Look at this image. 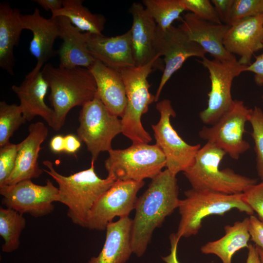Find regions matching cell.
<instances>
[{"label": "cell", "mask_w": 263, "mask_h": 263, "mask_svg": "<svg viewBox=\"0 0 263 263\" xmlns=\"http://www.w3.org/2000/svg\"><path fill=\"white\" fill-rule=\"evenodd\" d=\"M81 0H63V6L52 13V18L65 17L80 31L93 34H102L106 21L105 17L93 14L83 5Z\"/></svg>", "instance_id": "cell-27"}, {"label": "cell", "mask_w": 263, "mask_h": 263, "mask_svg": "<svg viewBox=\"0 0 263 263\" xmlns=\"http://www.w3.org/2000/svg\"><path fill=\"white\" fill-rule=\"evenodd\" d=\"M199 61L208 71L211 82L208 94L207 105L199 113V118L205 124L212 125L230 108L234 100L231 86L234 79L245 72L247 66L238 61L221 62L204 57Z\"/></svg>", "instance_id": "cell-11"}, {"label": "cell", "mask_w": 263, "mask_h": 263, "mask_svg": "<svg viewBox=\"0 0 263 263\" xmlns=\"http://www.w3.org/2000/svg\"><path fill=\"white\" fill-rule=\"evenodd\" d=\"M46 11L51 12L60 9L63 6L62 0H34Z\"/></svg>", "instance_id": "cell-41"}, {"label": "cell", "mask_w": 263, "mask_h": 263, "mask_svg": "<svg viewBox=\"0 0 263 263\" xmlns=\"http://www.w3.org/2000/svg\"><path fill=\"white\" fill-rule=\"evenodd\" d=\"M50 148L56 153L64 151V136L56 135L54 136L50 142Z\"/></svg>", "instance_id": "cell-42"}, {"label": "cell", "mask_w": 263, "mask_h": 263, "mask_svg": "<svg viewBox=\"0 0 263 263\" xmlns=\"http://www.w3.org/2000/svg\"><path fill=\"white\" fill-rule=\"evenodd\" d=\"M262 101H263V94L262 96Z\"/></svg>", "instance_id": "cell-45"}, {"label": "cell", "mask_w": 263, "mask_h": 263, "mask_svg": "<svg viewBox=\"0 0 263 263\" xmlns=\"http://www.w3.org/2000/svg\"></svg>", "instance_id": "cell-46"}, {"label": "cell", "mask_w": 263, "mask_h": 263, "mask_svg": "<svg viewBox=\"0 0 263 263\" xmlns=\"http://www.w3.org/2000/svg\"><path fill=\"white\" fill-rule=\"evenodd\" d=\"M81 147V142L77 137L69 134L64 136V151L75 153Z\"/></svg>", "instance_id": "cell-40"}, {"label": "cell", "mask_w": 263, "mask_h": 263, "mask_svg": "<svg viewBox=\"0 0 263 263\" xmlns=\"http://www.w3.org/2000/svg\"><path fill=\"white\" fill-rule=\"evenodd\" d=\"M19 9L6 2L0 3V67L14 75V47L19 44L23 29Z\"/></svg>", "instance_id": "cell-25"}, {"label": "cell", "mask_w": 263, "mask_h": 263, "mask_svg": "<svg viewBox=\"0 0 263 263\" xmlns=\"http://www.w3.org/2000/svg\"><path fill=\"white\" fill-rule=\"evenodd\" d=\"M248 122L252 128L251 135L254 143L257 172L263 181V111L261 108L255 106L252 109Z\"/></svg>", "instance_id": "cell-31"}, {"label": "cell", "mask_w": 263, "mask_h": 263, "mask_svg": "<svg viewBox=\"0 0 263 263\" xmlns=\"http://www.w3.org/2000/svg\"><path fill=\"white\" fill-rule=\"evenodd\" d=\"M17 145L9 143L0 148V187L11 174L16 163Z\"/></svg>", "instance_id": "cell-34"}, {"label": "cell", "mask_w": 263, "mask_h": 263, "mask_svg": "<svg viewBox=\"0 0 263 263\" xmlns=\"http://www.w3.org/2000/svg\"><path fill=\"white\" fill-rule=\"evenodd\" d=\"M48 88L41 71L33 75H27L19 85H14L11 88L19 99V106L26 121H30L35 116H39L53 128L55 112L44 100Z\"/></svg>", "instance_id": "cell-20"}, {"label": "cell", "mask_w": 263, "mask_h": 263, "mask_svg": "<svg viewBox=\"0 0 263 263\" xmlns=\"http://www.w3.org/2000/svg\"><path fill=\"white\" fill-rule=\"evenodd\" d=\"M180 201L176 175L166 169L136 200L131 231L133 253L138 257L144 255L155 229L178 207Z\"/></svg>", "instance_id": "cell-1"}, {"label": "cell", "mask_w": 263, "mask_h": 263, "mask_svg": "<svg viewBox=\"0 0 263 263\" xmlns=\"http://www.w3.org/2000/svg\"><path fill=\"white\" fill-rule=\"evenodd\" d=\"M246 263H262L255 245L249 244Z\"/></svg>", "instance_id": "cell-43"}, {"label": "cell", "mask_w": 263, "mask_h": 263, "mask_svg": "<svg viewBox=\"0 0 263 263\" xmlns=\"http://www.w3.org/2000/svg\"><path fill=\"white\" fill-rule=\"evenodd\" d=\"M26 224L23 214L11 208L0 207V235L4 240L1 246L3 252L11 253L18 249L20 236Z\"/></svg>", "instance_id": "cell-28"}, {"label": "cell", "mask_w": 263, "mask_h": 263, "mask_svg": "<svg viewBox=\"0 0 263 263\" xmlns=\"http://www.w3.org/2000/svg\"><path fill=\"white\" fill-rule=\"evenodd\" d=\"M41 72L51 90L49 99L55 114L52 128L58 131L72 108L82 107L94 98L96 82L91 70L85 67L63 69L49 63Z\"/></svg>", "instance_id": "cell-3"}, {"label": "cell", "mask_w": 263, "mask_h": 263, "mask_svg": "<svg viewBox=\"0 0 263 263\" xmlns=\"http://www.w3.org/2000/svg\"><path fill=\"white\" fill-rule=\"evenodd\" d=\"M89 69L96 82V94L112 113L121 118L126 106L127 96L120 73L98 60Z\"/></svg>", "instance_id": "cell-23"}, {"label": "cell", "mask_w": 263, "mask_h": 263, "mask_svg": "<svg viewBox=\"0 0 263 263\" xmlns=\"http://www.w3.org/2000/svg\"><path fill=\"white\" fill-rule=\"evenodd\" d=\"M104 162L108 176L115 181L151 180L166 167L165 156L156 145L133 144L123 150L112 149Z\"/></svg>", "instance_id": "cell-7"}, {"label": "cell", "mask_w": 263, "mask_h": 263, "mask_svg": "<svg viewBox=\"0 0 263 263\" xmlns=\"http://www.w3.org/2000/svg\"><path fill=\"white\" fill-rule=\"evenodd\" d=\"M170 243V253L162 259L166 263H180L177 258V247L180 240L175 233H172L169 237Z\"/></svg>", "instance_id": "cell-39"}, {"label": "cell", "mask_w": 263, "mask_h": 263, "mask_svg": "<svg viewBox=\"0 0 263 263\" xmlns=\"http://www.w3.org/2000/svg\"><path fill=\"white\" fill-rule=\"evenodd\" d=\"M184 194L185 198L180 200L178 207L181 218L175 234L180 239L196 234L203 220L207 216L223 215L233 209L250 216L254 213L244 201L243 193L226 194L192 188L185 191Z\"/></svg>", "instance_id": "cell-6"}, {"label": "cell", "mask_w": 263, "mask_h": 263, "mask_svg": "<svg viewBox=\"0 0 263 263\" xmlns=\"http://www.w3.org/2000/svg\"><path fill=\"white\" fill-rule=\"evenodd\" d=\"M130 11L132 17L130 30L135 66H142L160 57L155 49L157 24L140 3H133Z\"/></svg>", "instance_id": "cell-21"}, {"label": "cell", "mask_w": 263, "mask_h": 263, "mask_svg": "<svg viewBox=\"0 0 263 263\" xmlns=\"http://www.w3.org/2000/svg\"><path fill=\"white\" fill-rule=\"evenodd\" d=\"M251 112L252 109L246 107L243 101L235 99L229 110L217 122L202 128L199 136L223 150L232 159L237 160L250 148L243 135Z\"/></svg>", "instance_id": "cell-10"}, {"label": "cell", "mask_w": 263, "mask_h": 263, "mask_svg": "<svg viewBox=\"0 0 263 263\" xmlns=\"http://www.w3.org/2000/svg\"><path fill=\"white\" fill-rule=\"evenodd\" d=\"M156 108L160 114V118L157 124L151 125L155 144L165 156L166 169L176 175L192 165L201 146L200 144H188L173 128L170 119L175 117L176 113L169 100L159 102Z\"/></svg>", "instance_id": "cell-9"}, {"label": "cell", "mask_w": 263, "mask_h": 263, "mask_svg": "<svg viewBox=\"0 0 263 263\" xmlns=\"http://www.w3.org/2000/svg\"><path fill=\"white\" fill-rule=\"evenodd\" d=\"M56 18L59 24V38L63 40L57 51L59 57V67L90 68L96 60L88 49V33H81L66 17Z\"/></svg>", "instance_id": "cell-22"}, {"label": "cell", "mask_w": 263, "mask_h": 263, "mask_svg": "<svg viewBox=\"0 0 263 263\" xmlns=\"http://www.w3.org/2000/svg\"><path fill=\"white\" fill-rule=\"evenodd\" d=\"M257 251L259 253L260 259L262 263H263V250L260 248L256 246Z\"/></svg>", "instance_id": "cell-44"}, {"label": "cell", "mask_w": 263, "mask_h": 263, "mask_svg": "<svg viewBox=\"0 0 263 263\" xmlns=\"http://www.w3.org/2000/svg\"><path fill=\"white\" fill-rule=\"evenodd\" d=\"M21 19L23 29L30 30L33 34L29 50L36 58L37 64L28 75H33L40 72L48 59L57 53V51L54 50V44L59 37L58 19L45 18L41 15L38 8L32 14L21 15Z\"/></svg>", "instance_id": "cell-16"}, {"label": "cell", "mask_w": 263, "mask_h": 263, "mask_svg": "<svg viewBox=\"0 0 263 263\" xmlns=\"http://www.w3.org/2000/svg\"><path fill=\"white\" fill-rule=\"evenodd\" d=\"M132 219L120 218L107 225L103 248L87 263H125L132 253L131 247Z\"/></svg>", "instance_id": "cell-24"}, {"label": "cell", "mask_w": 263, "mask_h": 263, "mask_svg": "<svg viewBox=\"0 0 263 263\" xmlns=\"http://www.w3.org/2000/svg\"><path fill=\"white\" fill-rule=\"evenodd\" d=\"M87 47L96 60L110 68L119 70L135 66L130 29L114 37L88 33Z\"/></svg>", "instance_id": "cell-19"}, {"label": "cell", "mask_w": 263, "mask_h": 263, "mask_svg": "<svg viewBox=\"0 0 263 263\" xmlns=\"http://www.w3.org/2000/svg\"><path fill=\"white\" fill-rule=\"evenodd\" d=\"M185 10L189 11L197 18L211 22L222 23L209 0H181Z\"/></svg>", "instance_id": "cell-33"}, {"label": "cell", "mask_w": 263, "mask_h": 263, "mask_svg": "<svg viewBox=\"0 0 263 263\" xmlns=\"http://www.w3.org/2000/svg\"><path fill=\"white\" fill-rule=\"evenodd\" d=\"M181 19L182 23L178 27L214 59L221 62L237 61L235 55L228 53L224 45V39L230 26L201 19L190 12Z\"/></svg>", "instance_id": "cell-15"}, {"label": "cell", "mask_w": 263, "mask_h": 263, "mask_svg": "<svg viewBox=\"0 0 263 263\" xmlns=\"http://www.w3.org/2000/svg\"><path fill=\"white\" fill-rule=\"evenodd\" d=\"M249 232L255 246L263 250V223L254 215L250 216Z\"/></svg>", "instance_id": "cell-36"}, {"label": "cell", "mask_w": 263, "mask_h": 263, "mask_svg": "<svg viewBox=\"0 0 263 263\" xmlns=\"http://www.w3.org/2000/svg\"><path fill=\"white\" fill-rule=\"evenodd\" d=\"M42 163L48 169H43V171L58 185L57 202L67 206V216L74 224L86 227L93 206L115 181L109 177L105 179L99 177L92 162L89 169L67 176L57 172L50 161L45 160Z\"/></svg>", "instance_id": "cell-2"}, {"label": "cell", "mask_w": 263, "mask_h": 263, "mask_svg": "<svg viewBox=\"0 0 263 263\" xmlns=\"http://www.w3.org/2000/svg\"><path fill=\"white\" fill-rule=\"evenodd\" d=\"M146 10L158 28L166 30L185 11L181 0H143Z\"/></svg>", "instance_id": "cell-29"}, {"label": "cell", "mask_w": 263, "mask_h": 263, "mask_svg": "<svg viewBox=\"0 0 263 263\" xmlns=\"http://www.w3.org/2000/svg\"><path fill=\"white\" fill-rule=\"evenodd\" d=\"M58 192V188L50 179L46 180L44 186L26 179L0 187V194L3 196L1 203L6 208L36 218L47 215L54 211L53 203L57 202Z\"/></svg>", "instance_id": "cell-12"}, {"label": "cell", "mask_w": 263, "mask_h": 263, "mask_svg": "<svg viewBox=\"0 0 263 263\" xmlns=\"http://www.w3.org/2000/svg\"><path fill=\"white\" fill-rule=\"evenodd\" d=\"M28 131V136L17 144L15 167L3 186L13 185L24 180L38 178L43 172L39 167L38 158L41 145L48 136V129L43 122L38 121L31 124Z\"/></svg>", "instance_id": "cell-17"}, {"label": "cell", "mask_w": 263, "mask_h": 263, "mask_svg": "<svg viewBox=\"0 0 263 263\" xmlns=\"http://www.w3.org/2000/svg\"><path fill=\"white\" fill-rule=\"evenodd\" d=\"M144 184V181H116L93 206L86 228L104 230L115 217H128L135 208L137 194Z\"/></svg>", "instance_id": "cell-13"}, {"label": "cell", "mask_w": 263, "mask_h": 263, "mask_svg": "<svg viewBox=\"0 0 263 263\" xmlns=\"http://www.w3.org/2000/svg\"><path fill=\"white\" fill-rule=\"evenodd\" d=\"M78 120L77 137L86 144L94 163L100 152L113 149L112 140L122 133L121 120L108 110L96 94L82 107Z\"/></svg>", "instance_id": "cell-8"}, {"label": "cell", "mask_w": 263, "mask_h": 263, "mask_svg": "<svg viewBox=\"0 0 263 263\" xmlns=\"http://www.w3.org/2000/svg\"><path fill=\"white\" fill-rule=\"evenodd\" d=\"M26 122L19 105L0 102V148L9 143L10 138Z\"/></svg>", "instance_id": "cell-30"}, {"label": "cell", "mask_w": 263, "mask_h": 263, "mask_svg": "<svg viewBox=\"0 0 263 263\" xmlns=\"http://www.w3.org/2000/svg\"><path fill=\"white\" fill-rule=\"evenodd\" d=\"M210 1L221 22L227 24L234 0H212Z\"/></svg>", "instance_id": "cell-37"}, {"label": "cell", "mask_w": 263, "mask_h": 263, "mask_svg": "<svg viewBox=\"0 0 263 263\" xmlns=\"http://www.w3.org/2000/svg\"><path fill=\"white\" fill-rule=\"evenodd\" d=\"M245 72L253 73L256 84L263 85V52L255 56V61L246 67Z\"/></svg>", "instance_id": "cell-38"}, {"label": "cell", "mask_w": 263, "mask_h": 263, "mask_svg": "<svg viewBox=\"0 0 263 263\" xmlns=\"http://www.w3.org/2000/svg\"><path fill=\"white\" fill-rule=\"evenodd\" d=\"M263 14L245 19L229 27L224 39L226 51L240 56V64L248 66L254 53L263 49Z\"/></svg>", "instance_id": "cell-18"}, {"label": "cell", "mask_w": 263, "mask_h": 263, "mask_svg": "<svg viewBox=\"0 0 263 263\" xmlns=\"http://www.w3.org/2000/svg\"><path fill=\"white\" fill-rule=\"evenodd\" d=\"M243 196L244 201L263 223V181L248 188L243 192Z\"/></svg>", "instance_id": "cell-35"}, {"label": "cell", "mask_w": 263, "mask_h": 263, "mask_svg": "<svg viewBox=\"0 0 263 263\" xmlns=\"http://www.w3.org/2000/svg\"><path fill=\"white\" fill-rule=\"evenodd\" d=\"M160 57H156L142 66H133L117 70L125 84L127 104L121 117L122 134L133 144H148L152 141L144 129L141 116L148 111L149 106L155 102V95L149 91L148 77L156 69L163 71L164 65Z\"/></svg>", "instance_id": "cell-4"}, {"label": "cell", "mask_w": 263, "mask_h": 263, "mask_svg": "<svg viewBox=\"0 0 263 263\" xmlns=\"http://www.w3.org/2000/svg\"><path fill=\"white\" fill-rule=\"evenodd\" d=\"M263 14V0H234L227 24L233 25L239 21Z\"/></svg>", "instance_id": "cell-32"}, {"label": "cell", "mask_w": 263, "mask_h": 263, "mask_svg": "<svg viewBox=\"0 0 263 263\" xmlns=\"http://www.w3.org/2000/svg\"><path fill=\"white\" fill-rule=\"evenodd\" d=\"M157 55L164 56V69L155 94L158 101L163 87L173 75L191 57L203 58L206 52L197 43L190 40L179 27L171 25L166 30L157 26L155 40Z\"/></svg>", "instance_id": "cell-14"}, {"label": "cell", "mask_w": 263, "mask_h": 263, "mask_svg": "<svg viewBox=\"0 0 263 263\" xmlns=\"http://www.w3.org/2000/svg\"><path fill=\"white\" fill-rule=\"evenodd\" d=\"M249 218L236 221L225 226V235L219 239L209 242L201 248L202 253L214 254L223 263H232V258L240 250L248 247L250 239Z\"/></svg>", "instance_id": "cell-26"}, {"label": "cell", "mask_w": 263, "mask_h": 263, "mask_svg": "<svg viewBox=\"0 0 263 263\" xmlns=\"http://www.w3.org/2000/svg\"><path fill=\"white\" fill-rule=\"evenodd\" d=\"M225 155L223 150L209 142L201 147L192 165L184 172L192 188L235 194L243 193L257 183L256 179L230 169H221L220 164Z\"/></svg>", "instance_id": "cell-5"}]
</instances>
